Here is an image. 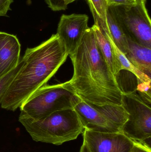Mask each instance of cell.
<instances>
[{
    "label": "cell",
    "mask_w": 151,
    "mask_h": 152,
    "mask_svg": "<svg viewBox=\"0 0 151 152\" xmlns=\"http://www.w3.org/2000/svg\"><path fill=\"white\" fill-rule=\"evenodd\" d=\"M12 2V0H0V17L7 16L8 12L11 10L10 5Z\"/></svg>",
    "instance_id": "d6986e66"
},
{
    "label": "cell",
    "mask_w": 151,
    "mask_h": 152,
    "mask_svg": "<svg viewBox=\"0 0 151 152\" xmlns=\"http://www.w3.org/2000/svg\"><path fill=\"white\" fill-rule=\"evenodd\" d=\"M79 152H91L90 151L86 143L83 142V144H82V145L81 146V147L80 148V150Z\"/></svg>",
    "instance_id": "7402d4cb"
},
{
    "label": "cell",
    "mask_w": 151,
    "mask_h": 152,
    "mask_svg": "<svg viewBox=\"0 0 151 152\" xmlns=\"http://www.w3.org/2000/svg\"><path fill=\"white\" fill-rule=\"evenodd\" d=\"M89 17L86 14L62 15L58 26L57 35L69 55L74 52L88 28Z\"/></svg>",
    "instance_id": "9c48e42d"
},
{
    "label": "cell",
    "mask_w": 151,
    "mask_h": 152,
    "mask_svg": "<svg viewBox=\"0 0 151 152\" xmlns=\"http://www.w3.org/2000/svg\"><path fill=\"white\" fill-rule=\"evenodd\" d=\"M74 109L84 129L95 132H121L128 118L122 105H96L81 100Z\"/></svg>",
    "instance_id": "52a82bcc"
},
{
    "label": "cell",
    "mask_w": 151,
    "mask_h": 152,
    "mask_svg": "<svg viewBox=\"0 0 151 152\" xmlns=\"http://www.w3.org/2000/svg\"><path fill=\"white\" fill-rule=\"evenodd\" d=\"M24 64L23 58L20 59L18 65L6 75L0 78V104L11 83L17 75Z\"/></svg>",
    "instance_id": "2e32d148"
},
{
    "label": "cell",
    "mask_w": 151,
    "mask_h": 152,
    "mask_svg": "<svg viewBox=\"0 0 151 152\" xmlns=\"http://www.w3.org/2000/svg\"><path fill=\"white\" fill-rule=\"evenodd\" d=\"M106 18L108 32L107 35L105 37L107 39L112 40L119 50L126 54L128 46L127 38L108 9Z\"/></svg>",
    "instance_id": "4fadbf2b"
},
{
    "label": "cell",
    "mask_w": 151,
    "mask_h": 152,
    "mask_svg": "<svg viewBox=\"0 0 151 152\" xmlns=\"http://www.w3.org/2000/svg\"><path fill=\"white\" fill-rule=\"evenodd\" d=\"M69 56L74 73L71 80L63 83L64 87L90 104L122 105L124 91L102 55L92 27Z\"/></svg>",
    "instance_id": "6da1fadb"
},
{
    "label": "cell",
    "mask_w": 151,
    "mask_h": 152,
    "mask_svg": "<svg viewBox=\"0 0 151 152\" xmlns=\"http://www.w3.org/2000/svg\"><path fill=\"white\" fill-rule=\"evenodd\" d=\"M151 100L136 91L123 93L122 105L128 113V118L121 132L135 142L151 148Z\"/></svg>",
    "instance_id": "5b68a950"
},
{
    "label": "cell",
    "mask_w": 151,
    "mask_h": 152,
    "mask_svg": "<svg viewBox=\"0 0 151 152\" xmlns=\"http://www.w3.org/2000/svg\"><path fill=\"white\" fill-rule=\"evenodd\" d=\"M19 121L35 142L57 145L77 139L84 130L74 109L58 111L36 121L19 116Z\"/></svg>",
    "instance_id": "3957f363"
},
{
    "label": "cell",
    "mask_w": 151,
    "mask_h": 152,
    "mask_svg": "<svg viewBox=\"0 0 151 152\" xmlns=\"http://www.w3.org/2000/svg\"><path fill=\"white\" fill-rule=\"evenodd\" d=\"M81 100L64 87L63 83L46 84L34 92L20 105L19 116L38 120L58 111L74 109Z\"/></svg>",
    "instance_id": "277c9868"
},
{
    "label": "cell",
    "mask_w": 151,
    "mask_h": 152,
    "mask_svg": "<svg viewBox=\"0 0 151 152\" xmlns=\"http://www.w3.org/2000/svg\"><path fill=\"white\" fill-rule=\"evenodd\" d=\"M95 24L99 27L104 36L107 35V15L108 4L106 0H87Z\"/></svg>",
    "instance_id": "5bb4252c"
},
{
    "label": "cell",
    "mask_w": 151,
    "mask_h": 152,
    "mask_svg": "<svg viewBox=\"0 0 151 152\" xmlns=\"http://www.w3.org/2000/svg\"><path fill=\"white\" fill-rule=\"evenodd\" d=\"M83 142L91 152H131L135 142L121 132L101 133L84 129Z\"/></svg>",
    "instance_id": "ba28073f"
},
{
    "label": "cell",
    "mask_w": 151,
    "mask_h": 152,
    "mask_svg": "<svg viewBox=\"0 0 151 152\" xmlns=\"http://www.w3.org/2000/svg\"><path fill=\"white\" fill-rule=\"evenodd\" d=\"M69 54L56 34L34 47L27 48L24 64L2 100L1 108L14 111L34 92L47 84Z\"/></svg>",
    "instance_id": "7a4b0ae2"
},
{
    "label": "cell",
    "mask_w": 151,
    "mask_h": 152,
    "mask_svg": "<svg viewBox=\"0 0 151 152\" xmlns=\"http://www.w3.org/2000/svg\"><path fill=\"white\" fill-rule=\"evenodd\" d=\"M64 1L65 4L66 6H67L68 4L72 3L74 1H76V0H64Z\"/></svg>",
    "instance_id": "603a6c76"
},
{
    "label": "cell",
    "mask_w": 151,
    "mask_h": 152,
    "mask_svg": "<svg viewBox=\"0 0 151 152\" xmlns=\"http://www.w3.org/2000/svg\"><path fill=\"white\" fill-rule=\"evenodd\" d=\"M127 40L128 46L125 56L138 70L151 78V48Z\"/></svg>",
    "instance_id": "8fae6325"
},
{
    "label": "cell",
    "mask_w": 151,
    "mask_h": 152,
    "mask_svg": "<svg viewBox=\"0 0 151 152\" xmlns=\"http://www.w3.org/2000/svg\"><path fill=\"white\" fill-rule=\"evenodd\" d=\"M21 45L17 36L0 32V78L18 65Z\"/></svg>",
    "instance_id": "30bf717a"
},
{
    "label": "cell",
    "mask_w": 151,
    "mask_h": 152,
    "mask_svg": "<svg viewBox=\"0 0 151 152\" xmlns=\"http://www.w3.org/2000/svg\"><path fill=\"white\" fill-rule=\"evenodd\" d=\"M108 6L110 5H126L135 3L136 0H106Z\"/></svg>",
    "instance_id": "ffe728a7"
},
{
    "label": "cell",
    "mask_w": 151,
    "mask_h": 152,
    "mask_svg": "<svg viewBox=\"0 0 151 152\" xmlns=\"http://www.w3.org/2000/svg\"><path fill=\"white\" fill-rule=\"evenodd\" d=\"M137 86L136 91L141 96L146 99L151 100V81L141 82L137 80Z\"/></svg>",
    "instance_id": "e0dca14e"
},
{
    "label": "cell",
    "mask_w": 151,
    "mask_h": 152,
    "mask_svg": "<svg viewBox=\"0 0 151 152\" xmlns=\"http://www.w3.org/2000/svg\"><path fill=\"white\" fill-rule=\"evenodd\" d=\"M131 152H151V149L143 145L135 142L134 145Z\"/></svg>",
    "instance_id": "44dd1931"
},
{
    "label": "cell",
    "mask_w": 151,
    "mask_h": 152,
    "mask_svg": "<svg viewBox=\"0 0 151 152\" xmlns=\"http://www.w3.org/2000/svg\"><path fill=\"white\" fill-rule=\"evenodd\" d=\"M48 7L53 11L65 10L67 7L64 0H44Z\"/></svg>",
    "instance_id": "ac0fdd59"
},
{
    "label": "cell",
    "mask_w": 151,
    "mask_h": 152,
    "mask_svg": "<svg viewBox=\"0 0 151 152\" xmlns=\"http://www.w3.org/2000/svg\"><path fill=\"white\" fill-rule=\"evenodd\" d=\"M92 28L97 42L105 62L113 74L117 77L121 70V67L114 53L111 44L103 35L96 25L94 24Z\"/></svg>",
    "instance_id": "7c38bea8"
},
{
    "label": "cell",
    "mask_w": 151,
    "mask_h": 152,
    "mask_svg": "<svg viewBox=\"0 0 151 152\" xmlns=\"http://www.w3.org/2000/svg\"><path fill=\"white\" fill-rule=\"evenodd\" d=\"M146 0H136L133 4L110 5L111 12L128 39L151 48V22Z\"/></svg>",
    "instance_id": "8992f818"
},
{
    "label": "cell",
    "mask_w": 151,
    "mask_h": 152,
    "mask_svg": "<svg viewBox=\"0 0 151 152\" xmlns=\"http://www.w3.org/2000/svg\"><path fill=\"white\" fill-rule=\"evenodd\" d=\"M111 44L113 49L118 61L120 62L121 69L126 70L132 73L136 77L137 80H140L141 82H149L151 81V78L142 72L138 70L127 58L124 53H122L115 44L110 39H108Z\"/></svg>",
    "instance_id": "9a60e30c"
}]
</instances>
